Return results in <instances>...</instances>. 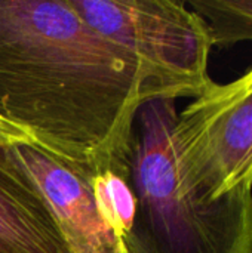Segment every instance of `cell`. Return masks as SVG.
Masks as SVG:
<instances>
[{
	"instance_id": "1",
	"label": "cell",
	"mask_w": 252,
	"mask_h": 253,
	"mask_svg": "<svg viewBox=\"0 0 252 253\" xmlns=\"http://www.w3.org/2000/svg\"><path fill=\"white\" fill-rule=\"evenodd\" d=\"M153 98L174 99L70 0H0V123L19 136L100 168L129 150L135 114Z\"/></svg>"
},
{
	"instance_id": "2",
	"label": "cell",
	"mask_w": 252,
	"mask_h": 253,
	"mask_svg": "<svg viewBox=\"0 0 252 253\" xmlns=\"http://www.w3.org/2000/svg\"><path fill=\"white\" fill-rule=\"evenodd\" d=\"M177 114L175 99L166 98L143 102L135 114L129 253H252V190L203 200L183 185L172 142Z\"/></svg>"
},
{
	"instance_id": "3",
	"label": "cell",
	"mask_w": 252,
	"mask_h": 253,
	"mask_svg": "<svg viewBox=\"0 0 252 253\" xmlns=\"http://www.w3.org/2000/svg\"><path fill=\"white\" fill-rule=\"evenodd\" d=\"M95 31L141 59L174 99L198 98L214 80L206 21L178 0H70Z\"/></svg>"
},
{
	"instance_id": "4",
	"label": "cell",
	"mask_w": 252,
	"mask_h": 253,
	"mask_svg": "<svg viewBox=\"0 0 252 253\" xmlns=\"http://www.w3.org/2000/svg\"><path fill=\"white\" fill-rule=\"evenodd\" d=\"M172 142L180 179L199 199L252 190V68L177 114Z\"/></svg>"
},
{
	"instance_id": "5",
	"label": "cell",
	"mask_w": 252,
	"mask_h": 253,
	"mask_svg": "<svg viewBox=\"0 0 252 253\" xmlns=\"http://www.w3.org/2000/svg\"><path fill=\"white\" fill-rule=\"evenodd\" d=\"M7 141L39 185L74 253H129L101 209L94 188V166L64 159L25 136Z\"/></svg>"
},
{
	"instance_id": "6",
	"label": "cell",
	"mask_w": 252,
	"mask_h": 253,
	"mask_svg": "<svg viewBox=\"0 0 252 253\" xmlns=\"http://www.w3.org/2000/svg\"><path fill=\"white\" fill-rule=\"evenodd\" d=\"M7 136L0 135V253H74Z\"/></svg>"
},
{
	"instance_id": "7",
	"label": "cell",
	"mask_w": 252,
	"mask_h": 253,
	"mask_svg": "<svg viewBox=\"0 0 252 253\" xmlns=\"http://www.w3.org/2000/svg\"><path fill=\"white\" fill-rule=\"evenodd\" d=\"M208 24L212 47L252 42V0H189Z\"/></svg>"
},
{
	"instance_id": "8",
	"label": "cell",
	"mask_w": 252,
	"mask_h": 253,
	"mask_svg": "<svg viewBox=\"0 0 252 253\" xmlns=\"http://www.w3.org/2000/svg\"><path fill=\"white\" fill-rule=\"evenodd\" d=\"M0 135H16V136H19L18 133H15L13 130H10L9 127H6V126L1 125V123H0Z\"/></svg>"
}]
</instances>
